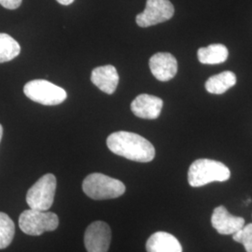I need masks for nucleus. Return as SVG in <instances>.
Wrapping results in <instances>:
<instances>
[{
	"label": "nucleus",
	"mask_w": 252,
	"mask_h": 252,
	"mask_svg": "<svg viewBox=\"0 0 252 252\" xmlns=\"http://www.w3.org/2000/svg\"><path fill=\"white\" fill-rule=\"evenodd\" d=\"M107 145L110 152L138 162H152L155 157L153 145L141 135L119 131L108 135Z\"/></svg>",
	"instance_id": "obj_1"
},
{
	"label": "nucleus",
	"mask_w": 252,
	"mask_h": 252,
	"mask_svg": "<svg viewBox=\"0 0 252 252\" xmlns=\"http://www.w3.org/2000/svg\"><path fill=\"white\" fill-rule=\"evenodd\" d=\"M174 12V6L169 0H147L146 9L136 15L135 22L138 27H152L170 20Z\"/></svg>",
	"instance_id": "obj_7"
},
{
	"label": "nucleus",
	"mask_w": 252,
	"mask_h": 252,
	"mask_svg": "<svg viewBox=\"0 0 252 252\" xmlns=\"http://www.w3.org/2000/svg\"><path fill=\"white\" fill-rule=\"evenodd\" d=\"M20 53L21 47L18 42L8 34L0 33V63L13 60Z\"/></svg>",
	"instance_id": "obj_16"
},
{
	"label": "nucleus",
	"mask_w": 252,
	"mask_h": 252,
	"mask_svg": "<svg viewBox=\"0 0 252 252\" xmlns=\"http://www.w3.org/2000/svg\"><path fill=\"white\" fill-rule=\"evenodd\" d=\"M56 191V178L46 174L28 189L27 203L30 208L48 211L54 204Z\"/></svg>",
	"instance_id": "obj_6"
},
{
	"label": "nucleus",
	"mask_w": 252,
	"mask_h": 252,
	"mask_svg": "<svg viewBox=\"0 0 252 252\" xmlns=\"http://www.w3.org/2000/svg\"><path fill=\"white\" fill-rule=\"evenodd\" d=\"M23 0H0V5L5 9H16L21 6Z\"/></svg>",
	"instance_id": "obj_19"
},
{
	"label": "nucleus",
	"mask_w": 252,
	"mask_h": 252,
	"mask_svg": "<svg viewBox=\"0 0 252 252\" xmlns=\"http://www.w3.org/2000/svg\"><path fill=\"white\" fill-rule=\"evenodd\" d=\"M84 193L94 200L118 198L126 192V185L121 180L101 173L88 175L82 182Z\"/></svg>",
	"instance_id": "obj_3"
},
{
	"label": "nucleus",
	"mask_w": 252,
	"mask_h": 252,
	"mask_svg": "<svg viewBox=\"0 0 252 252\" xmlns=\"http://www.w3.org/2000/svg\"><path fill=\"white\" fill-rule=\"evenodd\" d=\"M163 102L155 95L142 94L136 96L131 103V110L136 117L154 120L160 116Z\"/></svg>",
	"instance_id": "obj_10"
},
{
	"label": "nucleus",
	"mask_w": 252,
	"mask_h": 252,
	"mask_svg": "<svg viewBox=\"0 0 252 252\" xmlns=\"http://www.w3.org/2000/svg\"><path fill=\"white\" fill-rule=\"evenodd\" d=\"M149 64L153 76L158 81H170L178 72L177 59L168 53L154 54L151 57Z\"/></svg>",
	"instance_id": "obj_9"
},
{
	"label": "nucleus",
	"mask_w": 252,
	"mask_h": 252,
	"mask_svg": "<svg viewBox=\"0 0 252 252\" xmlns=\"http://www.w3.org/2000/svg\"><path fill=\"white\" fill-rule=\"evenodd\" d=\"M111 230L104 221H94L88 226L84 234V245L88 252H108Z\"/></svg>",
	"instance_id": "obj_8"
},
{
	"label": "nucleus",
	"mask_w": 252,
	"mask_h": 252,
	"mask_svg": "<svg viewBox=\"0 0 252 252\" xmlns=\"http://www.w3.org/2000/svg\"><path fill=\"white\" fill-rule=\"evenodd\" d=\"M56 1L63 6H68V5L72 4L75 0H56Z\"/></svg>",
	"instance_id": "obj_20"
},
{
	"label": "nucleus",
	"mask_w": 252,
	"mask_h": 252,
	"mask_svg": "<svg viewBox=\"0 0 252 252\" xmlns=\"http://www.w3.org/2000/svg\"><path fill=\"white\" fill-rule=\"evenodd\" d=\"M147 252H182L180 241L171 234L157 232L148 239Z\"/></svg>",
	"instance_id": "obj_13"
},
{
	"label": "nucleus",
	"mask_w": 252,
	"mask_h": 252,
	"mask_svg": "<svg viewBox=\"0 0 252 252\" xmlns=\"http://www.w3.org/2000/svg\"><path fill=\"white\" fill-rule=\"evenodd\" d=\"M58 225L59 219L53 212L30 208L19 217V227L28 235L37 236L45 232H53Z\"/></svg>",
	"instance_id": "obj_4"
},
{
	"label": "nucleus",
	"mask_w": 252,
	"mask_h": 252,
	"mask_svg": "<svg viewBox=\"0 0 252 252\" xmlns=\"http://www.w3.org/2000/svg\"><path fill=\"white\" fill-rule=\"evenodd\" d=\"M228 55V49L223 44H211L205 48H200L197 52L199 62L205 64L224 63Z\"/></svg>",
	"instance_id": "obj_15"
},
{
	"label": "nucleus",
	"mask_w": 252,
	"mask_h": 252,
	"mask_svg": "<svg viewBox=\"0 0 252 252\" xmlns=\"http://www.w3.org/2000/svg\"><path fill=\"white\" fill-rule=\"evenodd\" d=\"M231 171L224 163L210 159H198L192 162L188 171V181L191 187H202L214 181L229 180Z\"/></svg>",
	"instance_id": "obj_2"
},
{
	"label": "nucleus",
	"mask_w": 252,
	"mask_h": 252,
	"mask_svg": "<svg viewBox=\"0 0 252 252\" xmlns=\"http://www.w3.org/2000/svg\"><path fill=\"white\" fill-rule=\"evenodd\" d=\"M233 239L237 243H241L247 252H252V223L244 225L241 230L233 235Z\"/></svg>",
	"instance_id": "obj_18"
},
{
	"label": "nucleus",
	"mask_w": 252,
	"mask_h": 252,
	"mask_svg": "<svg viewBox=\"0 0 252 252\" xmlns=\"http://www.w3.org/2000/svg\"><path fill=\"white\" fill-rule=\"evenodd\" d=\"M2 136H3V127H2V126L0 125V142H1Z\"/></svg>",
	"instance_id": "obj_21"
},
{
	"label": "nucleus",
	"mask_w": 252,
	"mask_h": 252,
	"mask_svg": "<svg viewBox=\"0 0 252 252\" xmlns=\"http://www.w3.org/2000/svg\"><path fill=\"white\" fill-rule=\"evenodd\" d=\"M236 83V76L232 71H223L210 77L206 82V90L214 94H224L234 86Z\"/></svg>",
	"instance_id": "obj_14"
},
{
	"label": "nucleus",
	"mask_w": 252,
	"mask_h": 252,
	"mask_svg": "<svg viewBox=\"0 0 252 252\" xmlns=\"http://www.w3.org/2000/svg\"><path fill=\"white\" fill-rule=\"evenodd\" d=\"M24 93L29 99L44 106H56L66 99L67 94L63 88L46 80L28 81Z\"/></svg>",
	"instance_id": "obj_5"
},
{
	"label": "nucleus",
	"mask_w": 252,
	"mask_h": 252,
	"mask_svg": "<svg viewBox=\"0 0 252 252\" xmlns=\"http://www.w3.org/2000/svg\"><path fill=\"white\" fill-rule=\"evenodd\" d=\"M15 225L6 213L0 212V250L8 248L13 240Z\"/></svg>",
	"instance_id": "obj_17"
},
{
	"label": "nucleus",
	"mask_w": 252,
	"mask_h": 252,
	"mask_svg": "<svg viewBox=\"0 0 252 252\" xmlns=\"http://www.w3.org/2000/svg\"><path fill=\"white\" fill-rule=\"evenodd\" d=\"M211 223L219 234H234L245 225L242 217L233 216L223 206L216 207L211 217Z\"/></svg>",
	"instance_id": "obj_11"
},
{
	"label": "nucleus",
	"mask_w": 252,
	"mask_h": 252,
	"mask_svg": "<svg viewBox=\"0 0 252 252\" xmlns=\"http://www.w3.org/2000/svg\"><path fill=\"white\" fill-rule=\"evenodd\" d=\"M91 81L105 94H112L119 84V74L115 66L107 64L95 67L91 75Z\"/></svg>",
	"instance_id": "obj_12"
}]
</instances>
